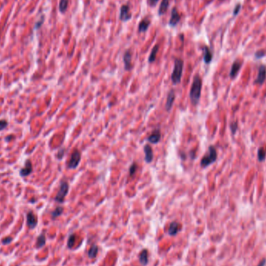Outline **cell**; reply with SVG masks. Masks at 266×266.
<instances>
[{"instance_id":"cell-1","label":"cell","mask_w":266,"mask_h":266,"mask_svg":"<svg viewBox=\"0 0 266 266\" xmlns=\"http://www.w3.org/2000/svg\"><path fill=\"white\" fill-rule=\"evenodd\" d=\"M202 80L198 75H196L193 80L192 86L190 90V99L193 104H197L200 100L202 91Z\"/></svg>"},{"instance_id":"cell-2","label":"cell","mask_w":266,"mask_h":266,"mask_svg":"<svg viewBox=\"0 0 266 266\" xmlns=\"http://www.w3.org/2000/svg\"><path fill=\"white\" fill-rule=\"evenodd\" d=\"M184 68L183 60L180 59H176L174 60V67L171 75V80L174 84H177L181 80L182 72Z\"/></svg>"},{"instance_id":"cell-3","label":"cell","mask_w":266,"mask_h":266,"mask_svg":"<svg viewBox=\"0 0 266 266\" xmlns=\"http://www.w3.org/2000/svg\"><path fill=\"white\" fill-rule=\"evenodd\" d=\"M217 159V153L215 147L211 146L209 148V153L204 156L201 160V166L203 168H206L212 163L215 162Z\"/></svg>"},{"instance_id":"cell-4","label":"cell","mask_w":266,"mask_h":266,"mask_svg":"<svg viewBox=\"0 0 266 266\" xmlns=\"http://www.w3.org/2000/svg\"><path fill=\"white\" fill-rule=\"evenodd\" d=\"M69 184L66 181H62L60 184V187H59V190L57 193V195L55 198V200L57 203H62L65 200V196L67 195L68 192H69Z\"/></svg>"},{"instance_id":"cell-5","label":"cell","mask_w":266,"mask_h":266,"mask_svg":"<svg viewBox=\"0 0 266 266\" xmlns=\"http://www.w3.org/2000/svg\"><path fill=\"white\" fill-rule=\"evenodd\" d=\"M80 160H81V153L78 150H74L68 164V168L69 169H76L80 164Z\"/></svg>"},{"instance_id":"cell-6","label":"cell","mask_w":266,"mask_h":266,"mask_svg":"<svg viewBox=\"0 0 266 266\" xmlns=\"http://www.w3.org/2000/svg\"><path fill=\"white\" fill-rule=\"evenodd\" d=\"M132 17V14L130 12V7L128 5L124 4L120 9V15L119 19L122 22H127L130 20Z\"/></svg>"},{"instance_id":"cell-7","label":"cell","mask_w":266,"mask_h":266,"mask_svg":"<svg viewBox=\"0 0 266 266\" xmlns=\"http://www.w3.org/2000/svg\"><path fill=\"white\" fill-rule=\"evenodd\" d=\"M181 20V15L177 12V8H173L171 10V19L169 20V26L171 27H175Z\"/></svg>"},{"instance_id":"cell-8","label":"cell","mask_w":266,"mask_h":266,"mask_svg":"<svg viewBox=\"0 0 266 266\" xmlns=\"http://www.w3.org/2000/svg\"><path fill=\"white\" fill-rule=\"evenodd\" d=\"M27 226H29V228H30V229H34V228L37 226V217H36V216L34 214V212H32V211H30V212L27 213Z\"/></svg>"},{"instance_id":"cell-9","label":"cell","mask_w":266,"mask_h":266,"mask_svg":"<svg viewBox=\"0 0 266 266\" xmlns=\"http://www.w3.org/2000/svg\"><path fill=\"white\" fill-rule=\"evenodd\" d=\"M123 61H124V69L127 71H130L133 68L132 65V52H131V51L128 50L124 52Z\"/></svg>"},{"instance_id":"cell-10","label":"cell","mask_w":266,"mask_h":266,"mask_svg":"<svg viewBox=\"0 0 266 266\" xmlns=\"http://www.w3.org/2000/svg\"><path fill=\"white\" fill-rule=\"evenodd\" d=\"M33 171V167H32V163L30 159H27L25 161V166L24 168H23L20 171V175L21 177H27L29 174H30Z\"/></svg>"},{"instance_id":"cell-11","label":"cell","mask_w":266,"mask_h":266,"mask_svg":"<svg viewBox=\"0 0 266 266\" xmlns=\"http://www.w3.org/2000/svg\"><path fill=\"white\" fill-rule=\"evenodd\" d=\"M160 139H161L160 129H159V128H157V129H155V130L152 132L151 135L147 138V140H148L150 142H151V143L156 144L159 142Z\"/></svg>"},{"instance_id":"cell-12","label":"cell","mask_w":266,"mask_h":266,"mask_svg":"<svg viewBox=\"0 0 266 266\" xmlns=\"http://www.w3.org/2000/svg\"><path fill=\"white\" fill-rule=\"evenodd\" d=\"M174 100H175V91H174V89H172V90H171L168 93L167 102H166L165 104V108L168 111H170L171 110V108H172Z\"/></svg>"},{"instance_id":"cell-13","label":"cell","mask_w":266,"mask_h":266,"mask_svg":"<svg viewBox=\"0 0 266 266\" xmlns=\"http://www.w3.org/2000/svg\"><path fill=\"white\" fill-rule=\"evenodd\" d=\"M144 153H145V160L147 164H150L153 159V149L150 145L146 144L144 146Z\"/></svg>"},{"instance_id":"cell-14","label":"cell","mask_w":266,"mask_h":266,"mask_svg":"<svg viewBox=\"0 0 266 266\" xmlns=\"http://www.w3.org/2000/svg\"><path fill=\"white\" fill-rule=\"evenodd\" d=\"M150 24H151V22H150V20L148 18H144L139 24V26H138V31H139V33H145V32H146V30H148L149 27H150Z\"/></svg>"},{"instance_id":"cell-15","label":"cell","mask_w":266,"mask_h":266,"mask_svg":"<svg viewBox=\"0 0 266 266\" xmlns=\"http://www.w3.org/2000/svg\"><path fill=\"white\" fill-rule=\"evenodd\" d=\"M266 79V67L264 65H261L258 70V77L255 80V83H262Z\"/></svg>"},{"instance_id":"cell-16","label":"cell","mask_w":266,"mask_h":266,"mask_svg":"<svg viewBox=\"0 0 266 266\" xmlns=\"http://www.w3.org/2000/svg\"><path fill=\"white\" fill-rule=\"evenodd\" d=\"M169 0H162L160 6L159 7V10H158V15L159 16H163V15H164L167 13L168 8H169Z\"/></svg>"},{"instance_id":"cell-17","label":"cell","mask_w":266,"mask_h":266,"mask_svg":"<svg viewBox=\"0 0 266 266\" xmlns=\"http://www.w3.org/2000/svg\"><path fill=\"white\" fill-rule=\"evenodd\" d=\"M241 65H242V63H241V61L238 60L233 62L232 67H231L230 73H229V75H230V76L232 77V78H233V77L238 74V72H239V70L241 69Z\"/></svg>"},{"instance_id":"cell-18","label":"cell","mask_w":266,"mask_h":266,"mask_svg":"<svg viewBox=\"0 0 266 266\" xmlns=\"http://www.w3.org/2000/svg\"><path fill=\"white\" fill-rule=\"evenodd\" d=\"M181 229V225L177 222H172L169 226V234L171 236H174L180 231Z\"/></svg>"},{"instance_id":"cell-19","label":"cell","mask_w":266,"mask_h":266,"mask_svg":"<svg viewBox=\"0 0 266 266\" xmlns=\"http://www.w3.org/2000/svg\"><path fill=\"white\" fill-rule=\"evenodd\" d=\"M139 261L142 265H146L149 261V252L146 249H144L139 254Z\"/></svg>"},{"instance_id":"cell-20","label":"cell","mask_w":266,"mask_h":266,"mask_svg":"<svg viewBox=\"0 0 266 266\" xmlns=\"http://www.w3.org/2000/svg\"><path fill=\"white\" fill-rule=\"evenodd\" d=\"M203 52H204L203 59H204L205 63L209 64L212 59V52H211L210 49H209L207 46H205L204 48H203Z\"/></svg>"},{"instance_id":"cell-21","label":"cell","mask_w":266,"mask_h":266,"mask_svg":"<svg viewBox=\"0 0 266 266\" xmlns=\"http://www.w3.org/2000/svg\"><path fill=\"white\" fill-rule=\"evenodd\" d=\"M158 51H159V45H156L153 47V48L152 49L151 53H150V56H149V59H148L149 62L151 63V62H153L155 60H156V55H157Z\"/></svg>"},{"instance_id":"cell-22","label":"cell","mask_w":266,"mask_h":266,"mask_svg":"<svg viewBox=\"0 0 266 266\" xmlns=\"http://www.w3.org/2000/svg\"><path fill=\"white\" fill-rule=\"evenodd\" d=\"M45 243H46V238H45V235L44 234V233H41V234H40V236L37 238L36 247H37V248H41V247H44V246L45 245Z\"/></svg>"},{"instance_id":"cell-23","label":"cell","mask_w":266,"mask_h":266,"mask_svg":"<svg viewBox=\"0 0 266 266\" xmlns=\"http://www.w3.org/2000/svg\"><path fill=\"white\" fill-rule=\"evenodd\" d=\"M69 0H60L59 2V11L62 13H64L67 10L68 7H69Z\"/></svg>"},{"instance_id":"cell-24","label":"cell","mask_w":266,"mask_h":266,"mask_svg":"<svg viewBox=\"0 0 266 266\" xmlns=\"http://www.w3.org/2000/svg\"><path fill=\"white\" fill-rule=\"evenodd\" d=\"M97 253H98V247L96 244H94V245L91 246L89 251H88V256L89 258H94L97 256Z\"/></svg>"},{"instance_id":"cell-25","label":"cell","mask_w":266,"mask_h":266,"mask_svg":"<svg viewBox=\"0 0 266 266\" xmlns=\"http://www.w3.org/2000/svg\"><path fill=\"white\" fill-rule=\"evenodd\" d=\"M62 212H63V208L59 206V207L56 208V209L51 212V217H52L53 220H55V219L57 218V217L60 216L62 214Z\"/></svg>"},{"instance_id":"cell-26","label":"cell","mask_w":266,"mask_h":266,"mask_svg":"<svg viewBox=\"0 0 266 266\" xmlns=\"http://www.w3.org/2000/svg\"><path fill=\"white\" fill-rule=\"evenodd\" d=\"M265 156H266V151L265 150H264V148H260L259 150H258V159H259L260 161H262L264 160V159H265Z\"/></svg>"},{"instance_id":"cell-27","label":"cell","mask_w":266,"mask_h":266,"mask_svg":"<svg viewBox=\"0 0 266 266\" xmlns=\"http://www.w3.org/2000/svg\"><path fill=\"white\" fill-rule=\"evenodd\" d=\"M75 242H76L75 234H71L70 236H69V240H68V243H67L68 247H69V248H72V247L74 246V244H75Z\"/></svg>"},{"instance_id":"cell-28","label":"cell","mask_w":266,"mask_h":266,"mask_svg":"<svg viewBox=\"0 0 266 266\" xmlns=\"http://www.w3.org/2000/svg\"><path fill=\"white\" fill-rule=\"evenodd\" d=\"M137 169H138V165L136 164V163H133V164L131 165L130 168H129V174H130V176L134 175V174H136Z\"/></svg>"},{"instance_id":"cell-29","label":"cell","mask_w":266,"mask_h":266,"mask_svg":"<svg viewBox=\"0 0 266 266\" xmlns=\"http://www.w3.org/2000/svg\"><path fill=\"white\" fill-rule=\"evenodd\" d=\"M8 125V122L7 120H0V132L6 129Z\"/></svg>"},{"instance_id":"cell-30","label":"cell","mask_w":266,"mask_h":266,"mask_svg":"<svg viewBox=\"0 0 266 266\" xmlns=\"http://www.w3.org/2000/svg\"><path fill=\"white\" fill-rule=\"evenodd\" d=\"M12 238H10V237H7V238H3L2 241V244H10V243L12 242Z\"/></svg>"},{"instance_id":"cell-31","label":"cell","mask_w":266,"mask_h":266,"mask_svg":"<svg viewBox=\"0 0 266 266\" xmlns=\"http://www.w3.org/2000/svg\"><path fill=\"white\" fill-rule=\"evenodd\" d=\"M44 20H45V18H44V16H42L41 18V20L39 21H37V23H36V26H35V28L36 29H38L40 28L41 27V25L43 24Z\"/></svg>"},{"instance_id":"cell-32","label":"cell","mask_w":266,"mask_h":266,"mask_svg":"<svg viewBox=\"0 0 266 266\" xmlns=\"http://www.w3.org/2000/svg\"><path fill=\"white\" fill-rule=\"evenodd\" d=\"M158 2H159V0H149V5H150V7H155L157 5Z\"/></svg>"},{"instance_id":"cell-33","label":"cell","mask_w":266,"mask_h":266,"mask_svg":"<svg viewBox=\"0 0 266 266\" xmlns=\"http://www.w3.org/2000/svg\"><path fill=\"white\" fill-rule=\"evenodd\" d=\"M241 8V4H238V6H236V7H235L234 10H233V15H234V16H236V15L238 14V13H239Z\"/></svg>"},{"instance_id":"cell-34","label":"cell","mask_w":266,"mask_h":266,"mask_svg":"<svg viewBox=\"0 0 266 266\" xmlns=\"http://www.w3.org/2000/svg\"><path fill=\"white\" fill-rule=\"evenodd\" d=\"M230 126H231V130H232V132L233 133H234V132L237 131V129H238V124H237L236 122L232 123Z\"/></svg>"},{"instance_id":"cell-35","label":"cell","mask_w":266,"mask_h":266,"mask_svg":"<svg viewBox=\"0 0 266 266\" xmlns=\"http://www.w3.org/2000/svg\"><path fill=\"white\" fill-rule=\"evenodd\" d=\"M264 55H265V52H264V51H258V52L255 54V56H256V58H258V59H260V58L263 57Z\"/></svg>"},{"instance_id":"cell-36","label":"cell","mask_w":266,"mask_h":266,"mask_svg":"<svg viewBox=\"0 0 266 266\" xmlns=\"http://www.w3.org/2000/svg\"><path fill=\"white\" fill-rule=\"evenodd\" d=\"M65 150H59V153H58V159H62V157H63V156H64V153H65Z\"/></svg>"},{"instance_id":"cell-37","label":"cell","mask_w":266,"mask_h":266,"mask_svg":"<svg viewBox=\"0 0 266 266\" xmlns=\"http://www.w3.org/2000/svg\"><path fill=\"white\" fill-rule=\"evenodd\" d=\"M265 263H266L265 259H263L262 261H261V262H260L259 264H258V266H264V264H265Z\"/></svg>"}]
</instances>
